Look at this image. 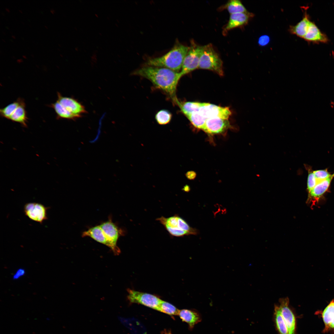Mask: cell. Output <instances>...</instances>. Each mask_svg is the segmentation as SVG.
I'll return each mask as SVG.
<instances>
[{
    "instance_id": "cell-1",
    "label": "cell",
    "mask_w": 334,
    "mask_h": 334,
    "mask_svg": "<svg viewBox=\"0 0 334 334\" xmlns=\"http://www.w3.org/2000/svg\"><path fill=\"white\" fill-rule=\"evenodd\" d=\"M133 74L150 80L157 88L166 93L175 103L177 87L182 77L180 72L166 68L145 66L135 71Z\"/></svg>"
},
{
    "instance_id": "cell-2",
    "label": "cell",
    "mask_w": 334,
    "mask_h": 334,
    "mask_svg": "<svg viewBox=\"0 0 334 334\" xmlns=\"http://www.w3.org/2000/svg\"><path fill=\"white\" fill-rule=\"evenodd\" d=\"M189 48V46L178 43L163 56L148 59L145 66L164 67L179 72Z\"/></svg>"
},
{
    "instance_id": "cell-3",
    "label": "cell",
    "mask_w": 334,
    "mask_h": 334,
    "mask_svg": "<svg viewBox=\"0 0 334 334\" xmlns=\"http://www.w3.org/2000/svg\"><path fill=\"white\" fill-rule=\"evenodd\" d=\"M163 225L171 235L181 237L189 235H197L198 230L191 227L183 219L175 215L169 217L162 216L156 219Z\"/></svg>"
},
{
    "instance_id": "cell-4",
    "label": "cell",
    "mask_w": 334,
    "mask_h": 334,
    "mask_svg": "<svg viewBox=\"0 0 334 334\" xmlns=\"http://www.w3.org/2000/svg\"><path fill=\"white\" fill-rule=\"evenodd\" d=\"M198 68L212 71L221 76L223 75L222 61L211 44L202 46Z\"/></svg>"
},
{
    "instance_id": "cell-5",
    "label": "cell",
    "mask_w": 334,
    "mask_h": 334,
    "mask_svg": "<svg viewBox=\"0 0 334 334\" xmlns=\"http://www.w3.org/2000/svg\"><path fill=\"white\" fill-rule=\"evenodd\" d=\"M0 116L13 122L27 126L28 118L24 99L21 98L0 109Z\"/></svg>"
},
{
    "instance_id": "cell-6",
    "label": "cell",
    "mask_w": 334,
    "mask_h": 334,
    "mask_svg": "<svg viewBox=\"0 0 334 334\" xmlns=\"http://www.w3.org/2000/svg\"><path fill=\"white\" fill-rule=\"evenodd\" d=\"M202 46L196 44L193 41L185 58L180 73L182 77L198 68Z\"/></svg>"
},
{
    "instance_id": "cell-7",
    "label": "cell",
    "mask_w": 334,
    "mask_h": 334,
    "mask_svg": "<svg viewBox=\"0 0 334 334\" xmlns=\"http://www.w3.org/2000/svg\"><path fill=\"white\" fill-rule=\"evenodd\" d=\"M127 299L131 303L140 304L158 311L161 301L156 295L134 290H127Z\"/></svg>"
},
{
    "instance_id": "cell-8",
    "label": "cell",
    "mask_w": 334,
    "mask_h": 334,
    "mask_svg": "<svg viewBox=\"0 0 334 334\" xmlns=\"http://www.w3.org/2000/svg\"><path fill=\"white\" fill-rule=\"evenodd\" d=\"M103 231L109 244V247L115 255H118L120 250L117 246V241L121 232L119 228L109 220L99 225Z\"/></svg>"
},
{
    "instance_id": "cell-9",
    "label": "cell",
    "mask_w": 334,
    "mask_h": 334,
    "mask_svg": "<svg viewBox=\"0 0 334 334\" xmlns=\"http://www.w3.org/2000/svg\"><path fill=\"white\" fill-rule=\"evenodd\" d=\"M198 112L207 119L213 118L228 119L232 114L229 107H222L208 103H202Z\"/></svg>"
},
{
    "instance_id": "cell-10",
    "label": "cell",
    "mask_w": 334,
    "mask_h": 334,
    "mask_svg": "<svg viewBox=\"0 0 334 334\" xmlns=\"http://www.w3.org/2000/svg\"><path fill=\"white\" fill-rule=\"evenodd\" d=\"M49 208L41 203L32 202L25 204L24 211L25 215L31 220L42 224L48 219L47 211Z\"/></svg>"
},
{
    "instance_id": "cell-11",
    "label": "cell",
    "mask_w": 334,
    "mask_h": 334,
    "mask_svg": "<svg viewBox=\"0 0 334 334\" xmlns=\"http://www.w3.org/2000/svg\"><path fill=\"white\" fill-rule=\"evenodd\" d=\"M279 302L278 306L286 324L288 334H296V317L289 307V298L288 297L281 298Z\"/></svg>"
},
{
    "instance_id": "cell-12",
    "label": "cell",
    "mask_w": 334,
    "mask_h": 334,
    "mask_svg": "<svg viewBox=\"0 0 334 334\" xmlns=\"http://www.w3.org/2000/svg\"><path fill=\"white\" fill-rule=\"evenodd\" d=\"M230 127L228 119L213 118L206 120L202 130L209 134L213 135L222 134Z\"/></svg>"
},
{
    "instance_id": "cell-13",
    "label": "cell",
    "mask_w": 334,
    "mask_h": 334,
    "mask_svg": "<svg viewBox=\"0 0 334 334\" xmlns=\"http://www.w3.org/2000/svg\"><path fill=\"white\" fill-rule=\"evenodd\" d=\"M57 94V101L68 112L79 118L82 116V114L87 113L84 106L76 99L71 97L63 96L58 92Z\"/></svg>"
},
{
    "instance_id": "cell-14",
    "label": "cell",
    "mask_w": 334,
    "mask_h": 334,
    "mask_svg": "<svg viewBox=\"0 0 334 334\" xmlns=\"http://www.w3.org/2000/svg\"><path fill=\"white\" fill-rule=\"evenodd\" d=\"M303 38L307 41L315 43H326L328 41L326 35L321 31L314 22L311 21Z\"/></svg>"
},
{
    "instance_id": "cell-15",
    "label": "cell",
    "mask_w": 334,
    "mask_h": 334,
    "mask_svg": "<svg viewBox=\"0 0 334 334\" xmlns=\"http://www.w3.org/2000/svg\"><path fill=\"white\" fill-rule=\"evenodd\" d=\"M178 315L182 321L188 324L189 329L190 330H192L195 325L202 320L201 314L195 309L179 310Z\"/></svg>"
},
{
    "instance_id": "cell-16",
    "label": "cell",
    "mask_w": 334,
    "mask_h": 334,
    "mask_svg": "<svg viewBox=\"0 0 334 334\" xmlns=\"http://www.w3.org/2000/svg\"><path fill=\"white\" fill-rule=\"evenodd\" d=\"M320 313L324 324L323 332H327L334 331V299L331 300L329 304Z\"/></svg>"
},
{
    "instance_id": "cell-17",
    "label": "cell",
    "mask_w": 334,
    "mask_h": 334,
    "mask_svg": "<svg viewBox=\"0 0 334 334\" xmlns=\"http://www.w3.org/2000/svg\"><path fill=\"white\" fill-rule=\"evenodd\" d=\"M250 13H239L230 14L228 22L224 30L228 31L234 28L242 26L247 24L250 16Z\"/></svg>"
},
{
    "instance_id": "cell-18",
    "label": "cell",
    "mask_w": 334,
    "mask_h": 334,
    "mask_svg": "<svg viewBox=\"0 0 334 334\" xmlns=\"http://www.w3.org/2000/svg\"><path fill=\"white\" fill-rule=\"evenodd\" d=\"M82 236L90 237L97 242L109 247L108 241L99 225L91 227L84 231Z\"/></svg>"
},
{
    "instance_id": "cell-19",
    "label": "cell",
    "mask_w": 334,
    "mask_h": 334,
    "mask_svg": "<svg viewBox=\"0 0 334 334\" xmlns=\"http://www.w3.org/2000/svg\"><path fill=\"white\" fill-rule=\"evenodd\" d=\"M310 21L308 15L306 12L304 17L296 25L290 27V32L303 38L306 33Z\"/></svg>"
},
{
    "instance_id": "cell-20",
    "label": "cell",
    "mask_w": 334,
    "mask_h": 334,
    "mask_svg": "<svg viewBox=\"0 0 334 334\" xmlns=\"http://www.w3.org/2000/svg\"><path fill=\"white\" fill-rule=\"evenodd\" d=\"M334 177V173L327 178L318 182L309 192L310 195L315 198L320 197L328 189Z\"/></svg>"
},
{
    "instance_id": "cell-21",
    "label": "cell",
    "mask_w": 334,
    "mask_h": 334,
    "mask_svg": "<svg viewBox=\"0 0 334 334\" xmlns=\"http://www.w3.org/2000/svg\"><path fill=\"white\" fill-rule=\"evenodd\" d=\"M274 319L276 327L279 334H288V329L278 305H275Z\"/></svg>"
},
{
    "instance_id": "cell-22",
    "label": "cell",
    "mask_w": 334,
    "mask_h": 334,
    "mask_svg": "<svg viewBox=\"0 0 334 334\" xmlns=\"http://www.w3.org/2000/svg\"><path fill=\"white\" fill-rule=\"evenodd\" d=\"M49 106L52 108L55 111L57 119H66L75 120L79 117L67 111L57 101L54 103L51 104Z\"/></svg>"
},
{
    "instance_id": "cell-23",
    "label": "cell",
    "mask_w": 334,
    "mask_h": 334,
    "mask_svg": "<svg viewBox=\"0 0 334 334\" xmlns=\"http://www.w3.org/2000/svg\"><path fill=\"white\" fill-rule=\"evenodd\" d=\"M176 103L179 107L181 111L186 117L192 113L198 112L202 103L191 101L183 102L178 100Z\"/></svg>"
},
{
    "instance_id": "cell-24",
    "label": "cell",
    "mask_w": 334,
    "mask_h": 334,
    "mask_svg": "<svg viewBox=\"0 0 334 334\" xmlns=\"http://www.w3.org/2000/svg\"><path fill=\"white\" fill-rule=\"evenodd\" d=\"M225 7L230 14L248 12L241 1L238 0L229 1L225 5Z\"/></svg>"
},
{
    "instance_id": "cell-25",
    "label": "cell",
    "mask_w": 334,
    "mask_h": 334,
    "mask_svg": "<svg viewBox=\"0 0 334 334\" xmlns=\"http://www.w3.org/2000/svg\"><path fill=\"white\" fill-rule=\"evenodd\" d=\"M186 117L195 127L202 130L207 119L199 112H195Z\"/></svg>"
},
{
    "instance_id": "cell-26",
    "label": "cell",
    "mask_w": 334,
    "mask_h": 334,
    "mask_svg": "<svg viewBox=\"0 0 334 334\" xmlns=\"http://www.w3.org/2000/svg\"><path fill=\"white\" fill-rule=\"evenodd\" d=\"M179 310L171 303L161 300L158 311L170 316L178 315Z\"/></svg>"
},
{
    "instance_id": "cell-27",
    "label": "cell",
    "mask_w": 334,
    "mask_h": 334,
    "mask_svg": "<svg viewBox=\"0 0 334 334\" xmlns=\"http://www.w3.org/2000/svg\"><path fill=\"white\" fill-rule=\"evenodd\" d=\"M172 118V114L168 110L165 109L161 110L156 114L155 118L158 124L165 125L170 122Z\"/></svg>"
},
{
    "instance_id": "cell-28",
    "label": "cell",
    "mask_w": 334,
    "mask_h": 334,
    "mask_svg": "<svg viewBox=\"0 0 334 334\" xmlns=\"http://www.w3.org/2000/svg\"><path fill=\"white\" fill-rule=\"evenodd\" d=\"M128 324L133 334H147L143 325L138 320L134 318L130 319Z\"/></svg>"
},
{
    "instance_id": "cell-29",
    "label": "cell",
    "mask_w": 334,
    "mask_h": 334,
    "mask_svg": "<svg viewBox=\"0 0 334 334\" xmlns=\"http://www.w3.org/2000/svg\"><path fill=\"white\" fill-rule=\"evenodd\" d=\"M308 176L307 181V189L309 192L318 183V181L315 177L313 171L310 167H307Z\"/></svg>"
},
{
    "instance_id": "cell-30",
    "label": "cell",
    "mask_w": 334,
    "mask_h": 334,
    "mask_svg": "<svg viewBox=\"0 0 334 334\" xmlns=\"http://www.w3.org/2000/svg\"><path fill=\"white\" fill-rule=\"evenodd\" d=\"M313 172L318 182L327 178L332 174L327 169L316 170L313 171Z\"/></svg>"
},
{
    "instance_id": "cell-31",
    "label": "cell",
    "mask_w": 334,
    "mask_h": 334,
    "mask_svg": "<svg viewBox=\"0 0 334 334\" xmlns=\"http://www.w3.org/2000/svg\"><path fill=\"white\" fill-rule=\"evenodd\" d=\"M25 273V270L24 269L21 268H19L13 274L12 277L13 279L14 280H17L23 276Z\"/></svg>"
},
{
    "instance_id": "cell-32",
    "label": "cell",
    "mask_w": 334,
    "mask_h": 334,
    "mask_svg": "<svg viewBox=\"0 0 334 334\" xmlns=\"http://www.w3.org/2000/svg\"><path fill=\"white\" fill-rule=\"evenodd\" d=\"M269 37L267 35H264L261 36L258 40L259 44L261 46H264L267 45L269 42Z\"/></svg>"
},
{
    "instance_id": "cell-33",
    "label": "cell",
    "mask_w": 334,
    "mask_h": 334,
    "mask_svg": "<svg viewBox=\"0 0 334 334\" xmlns=\"http://www.w3.org/2000/svg\"><path fill=\"white\" fill-rule=\"evenodd\" d=\"M186 176L188 179L191 180L195 178V174L193 172L189 171L186 173Z\"/></svg>"
},
{
    "instance_id": "cell-34",
    "label": "cell",
    "mask_w": 334,
    "mask_h": 334,
    "mask_svg": "<svg viewBox=\"0 0 334 334\" xmlns=\"http://www.w3.org/2000/svg\"><path fill=\"white\" fill-rule=\"evenodd\" d=\"M183 190L186 192H188L190 190V188L189 186L186 185L183 188Z\"/></svg>"
},
{
    "instance_id": "cell-35",
    "label": "cell",
    "mask_w": 334,
    "mask_h": 334,
    "mask_svg": "<svg viewBox=\"0 0 334 334\" xmlns=\"http://www.w3.org/2000/svg\"><path fill=\"white\" fill-rule=\"evenodd\" d=\"M163 334H171V332L165 331H164Z\"/></svg>"
},
{
    "instance_id": "cell-36",
    "label": "cell",
    "mask_w": 334,
    "mask_h": 334,
    "mask_svg": "<svg viewBox=\"0 0 334 334\" xmlns=\"http://www.w3.org/2000/svg\"><path fill=\"white\" fill-rule=\"evenodd\" d=\"M50 11L51 12V13H52V14H54L55 13V10H54V9H51L50 10Z\"/></svg>"
},
{
    "instance_id": "cell-37",
    "label": "cell",
    "mask_w": 334,
    "mask_h": 334,
    "mask_svg": "<svg viewBox=\"0 0 334 334\" xmlns=\"http://www.w3.org/2000/svg\"><path fill=\"white\" fill-rule=\"evenodd\" d=\"M5 10L7 12H10V11L9 9L8 8H5Z\"/></svg>"
},
{
    "instance_id": "cell-38",
    "label": "cell",
    "mask_w": 334,
    "mask_h": 334,
    "mask_svg": "<svg viewBox=\"0 0 334 334\" xmlns=\"http://www.w3.org/2000/svg\"><path fill=\"white\" fill-rule=\"evenodd\" d=\"M23 60L22 59H18L17 60V62H23Z\"/></svg>"
},
{
    "instance_id": "cell-39",
    "label": "cell",
    "mask_w": 334,
    "mask_h": 334,
    "mask_svg": "<svg viewBox=\"0 0 334 334\" xmlns=\"http://www.w3.org/2000/svg\"><path fill=\"white\" fill-rule=\"evenodd\" d=\"M11 37H12V38H13V39H15V38H15V36H14V35H12V36H11Z\"/></svg>"
},
{
    "instance_id": "cell-40",
    "label": "cell",
    "mask_w": 334,
    "mask_h": 334,
    "mask_svg": "<svg viewBox=\"0 0 334 334\" xmlns=\"http://www.w3.org/2000/svg\"><path fill=\"white\" fill-rule=\"evenodd\" d=\"M22 57L24 58H27V57L25 55H23Z\"/></svg>"
},
{
    "instance_id": "cell-41",
    "label": "cell",
    "mask_w": 334,
    "mask_h": 334,
    "mask_svg": "<svg viewBox=\"0 0 334 334\" xmlns=\"http://www.w3.org/2000/svg\"><path fill=\"white\" fill-rule=\"evenodd\" d=\"M31 56H32V57H34V55H33V54H31Z\"/></svg>"
},
{
    "instance_id": "cell-42",
    "label": "cell",
    "mask_w": 334,
    "mask_h": 334,
    "mask_svg": "<svg viewBox=\"0 0 334 334\" xmlns=\"http://www.w3.org/2000/svg\"><path fill=\"white\" fill-rule=\"evenodd\" d=\"M1 14L3 15L4 16V14L3 12H1Z\"/></svg>"
},
{
    "instance_id": "cell-43",
    "label": "cell",
    "mask_w": 334,
    "mask_h": 334,
    "mask_svg": "<svg viewBox=\"0 0 334 334\" xmlns=\"http://www.w3.org/2000/svg\"><path fill=\"white\" fill-rule=\"evenodd\" d=\"M2 41H4V42H5V40H4V39H2Z\"/></svg>"
},
{
    "instance_id": "cell-44",
    "label": "cell",
    "mask_w": 334,
    "mask_h": 334,
    "mask_svg": "<svg viewBox=\"0 0 334 334\" xmlns=\"http://www.w3.org/2000/svg\"><path fill=\"white\" fill-rule=\"evenodd\" d=\"M19 12H20L21 13H22V12L20 10H19Z\"/></svg>"
},
{
    "instance_id": "cell-45",
    "label": "cell",
    "mask_w": 334,
    "mask_h": 334,
    "mask_svg": "<svg viewBox=\"0 0 334 334\" xmlns=\"http://www.w3.org/2000/svg\"><path fill=\"white\" fill-rule=\"evenodd\" d=\"M45 27L47 29H48L46 25H45Z\"/></svg>"
},
{
    "instance_id": "cell-46",
    "label": "cell",
    "mask_w": 334,
    "mask_h": 334,
    "mask_svg": "<svg viewBox=\"0 0 334 334\" xmlns=\"http://www.w3.org/2000/svg\"><path fill=\"white\" fill-rule=\"evenodd\" d=\"M6 28L7 29H9V28H8V27H6Z\"/></svg>"
},
{
    "instance_id": "cell-47",
    "label": "cell",
    "mask_w": 334,
    "mask_h": 334,
    "mask_svg": "<svg viewBox=\"0 0 334 334\" xmlns=\"http://www.w3.org/2000/svg\"><path fill=\"white\" fill-rule=\"evenodd\" d=\"M3 32V34H5V32Z\"/></svg>"
},
{
    "instance_id": "cell-48",
    "label": "cell",
    "mask_w": 334,
    "mask_h": 334,
    "mask_svg": "<svg viewBox=\"0 0 334 334\" xmlns=\"http://www.w3.org/2000/svg\"><path fill=\"white\" fill-rule=\"evenodd\" d=\"M12 57H13V58H15V56H12Z\"/></svg>"
},
{
    "instance_id": "cell-49",
    "label": "cell",
    "mask_w": 334,
    "mask_h": 334,
    "mask_svg": "<svg viewBox=\"0 0 334 334\" xmlns=\"http://www.w3.org/2000/svg\"><path fill=\"white\" fill-rule=\"evenodd\" d=\"M10 40H11V41H12V40H11V39H10Z\"/></svg>"
},
{
    "instance_id": "cell-50",
    "label": "cell",
    "mask_w": 334,
    "mask_h": 334,
    "mask_svg": "<svg viewBox=\"0 0 334 334\" xmlns=\"http://www.w3.org/2000/svg\"><path fill=\"white\" fill-rule=\"evenodd\" d=\"M58 50H60L58 48Z\"/></svg>"
},
{
    "instance_id": "cell-51",
    "label": "cell",
    "mask_w": 334,
    "mask_h": 334,
    "mask_svg": "<svg viewBox=\"0 0 334 334\" xmlns=\"http://www.w3.org/2000/svg\"><path fill=\"white\" fill-rule=\"evenodd\" d=\"M58 45H59V46H60V45L59 44H58Z\"/></svg>"
}]
</instances>
